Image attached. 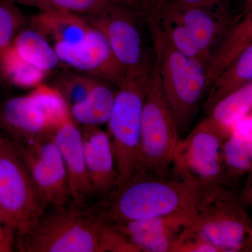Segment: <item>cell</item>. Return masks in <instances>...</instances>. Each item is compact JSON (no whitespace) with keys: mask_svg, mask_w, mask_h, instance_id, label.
<instances>
[{"mask_svg":"<svg viewBox=\"0 0 252 252\" xmlns=\"http://www.w3.org/2000/svg\"><path fill=\"white\" fill-rule=\"evenodd\" d=\"M220 187L135 171L100 199L98 210L112 223L178 213H195Z\"/></svg>","mask_w":252,"mask_h":252,"instance_id":"cell-1","label":"cell"},{"mask_svg":"<svg viewBox=\"0 0 252 252\" xmlns=\"http://www.w3.org/2000/svg\"><path fill=\"white\" fill-rule=\"evenodd\" d=\"M145 16L162 90L179 132L185 130L210 91L208 67L172 46L153 11Z\"/></svg>","mask_w":252,"mask_h":252,"instance_id":"cell-2","label":"cell"},{"mask_svg":"<svg viewBox=\"0 0 252 252\" xmlns=\"http://www.w3.org/2000/svg\"><path fill=\"white\" fill-rule=\"evenodd\" d=\"M108 223L98 209L70 202L46 210L16 248L26 252H103Z\"/></svg>","mask_w":252,"mask_h":252,"instance_id":"cell-3","label":"cell"},{"mask_svg":"<svg viewBox=\"0 0 252 252\" xmlns=\"http://www.w3.org/2000/svg\"><path fill=\"white\" fill-rule=\"evenodd\" d=\"M179 132L154 59L142 113L140 152L135 171L168 177L180 140Z\"/></svg>","mask_w":252,"mask_h":252,"instance_id":"cell-4","label":"cell"},{"mask_svg":"<svg viewBox=\"0 0 252 252\" xmlns=\"http://www.w3.org/2000/svg\"><path fill=\"white\" fill-rule=\"evenodd\" d=\"M48 209L16 144L0 137V214L16 235V243Z\"/></svg>","mask_w":252,"mask_h":252,"instance_id":"cell-5","label":"cell"},{"mask_svg":"<svg viewBox=\"0 0 252 252\" xmlns=\"http://www.w3.org/2000/svg\"><path fill=\"white\" fill-rule=\"evenodd\" d=\"M187 227L219 252H252V220L238 195L220 187L198 207Z\"/></svg>","mask_w":252,"mask_h":252,"instance_id":"cell-6","label":"cell"},{"mask_svg":"<svg viewBox=\"0 0 252 252\" xmlns=\"http://www.w3.org/2000/svg\"><path fill=\"white\" fill-rule=\"evenodd\" d=\"M151 73L126 76L118 86L114 107L107 123L119 183L128 179L135 170L140 152L142 113Z\"/></svg>","mask_w":252,"mask_h":252,"instance_id":"cell-7","label":"cell"},{"mask_svg":"<svg viewBox=\"0 0 252 252\" xmlns=\"http://www.w3.org/2000/svg\"><path fill=\"white\" fill-rule=\"evenodd\" d=\"M85 18L106 38L126 76L152 72L154 54L152 55L144 37L145 15L117 1Z\"/></svg>","mask_w":252,"mask_h":252,"instance_id":"cell-8","label":"cell"},{"mask_svg":"<svg viewBox=\"0 0 252 252\" xmlns=\"http://www.w3.org/2000/svg\"><path fill=\"white\" fill-rule=\"evenodd\" d=\"M226 137L207 117L185 139H180L172 163L179 179L207 188L227 187L223 157Z\"/></svg>","mask_w":252,"mask_h":252,"instance_id":"cell-9","label":"cell"},{"mask_svg":"<svg viewBox=\"0 0 252 252\" xmlns=\"http://www.w3.org/2000/svg\"><path fill=\"white\" fill-rule=\"evenodd\" d=\"M14 142L46 206L64 207L70 203L65 164L52 135Z\"/></svg>","mask_w":252,"mask_h":252,"instance_id":"cell-10","label":"cell"},{"mask_svg":"<svg viewBox=\"0 0 252 252\" xmlns=\"http://www.w3.org/2000/svg\"><path fill=\"white\" fill-rule=\"evenodd\" d=\"M53 46L61 63L86 75L117 86L126 77L125 70L114 56L107 39L94 27L80 42Z\"/></svg>","mask_w":252,"mask_h":252,"instance_id":"cell-11","label":"cell"},{"mask_svg":"<svg viewBox=\"0 0 252 252\" xmlns=\"http://www.w3.org/2000/svg\"><path fill=\"white\" fill-rule=\"evenodd\" d=\"M0 122L18 143L52 135L57 127L32 91L6 101L0 109Z\"/></svg>","mask_w":252,"mask_h":252,"instance_id":"cell-12","label":"cell"},{"mask_svg":"<svg viewBox=\"0 0 252 252\" xmlns=\"http://www.w3.org/2000/svg\"><path fill=\"white\" fill-rule=\"evenodd\" d=\"M195 213L173 214L111 223L130 240L139 252H171L176 238L189 224Z\"/></svg>","mask_w":252,"mask_h":252,"instance_id":"cell-13","label":"cell"},{"mask_svg":"<svg viewBox=\"0 0 252 252\" xmlns=\"http://www.w3.org/2000/svg\"><path fill=\"white\" fill-rule=\"evenodd\" d=\"M52 137L65 164L71 202L85 205L93 192L86 168L82 132L69 116L56 127Z\"/></svg>","mask_w":252,"mask_h":252,"instance_id":"cell-14","label":"cell"},{"mask_svg":"<svg viewBox=\"0 0 252 252\" xmlns=\"http://www.w3.org/2000/svg\"><path fill=\"white\" fill-rule=\"evenodd\" d=\"M82 135L93 195L100 200L119 183L112 142L108 132L99 126H84Z\"/></svg>","mask_w":252,"mask_h":252,"instance_id":"cell-15","label":"cell"},{"mask_svg":"<svg viewBox=\"0 0 252 252\" xmlns=\"http://www.w3.org/2000/svg\"><path fill=\"white\" fill-rule=\"evenodd\" d=\"M174 14L190 31L202 51L210 58L220 47L228 32L240 17L229 10L180 8L167 2Z\"/></svg>","mask_w":252,"mask_h":252,"instance_id":"cell-16","label":"cell"},{"mask_svg":"<svg viewBox=\"0 0 252 252\" xmlns=\"http://www.w3.org/2000/svg\"><path fill=\"white\" fill-rule=\"evenodd\" d=\"M31 24L54 45L80 42L94 28L85 16L56 10L39 11L31 18Z\"/></svg>","mask_w":252,"mask_h":252,"instance_id":"cell-17","label":"cell"},{"mask_svg":"<svg viewBox=\"0 0 252 252\" xmlns=\"http://www.w3.org/2000/svg\"><path fill=\"white\" fill-rule=\"evenodd\" d=\"M226 187L252 166V117H245L232 129L223 146Z\"/></svg>","mask_w":252,"mask_h":252,"instance_id":"cell-18","label":"cell"},{"mask_svg":"<svg viewBox=\"0 0 252 252\" xmlns=\"http://www.w3.org/2000/svg\"><path fill=\"white\" fill-rule=\"evenodd\" d=\"M248 2L245 16L239 18L212 56L208 69L210 87L220 73L252 43V0Z\"/></svg>","mask_w":252,"mask_h":252,"instance_id":"cell-19","label":"cell"},{"mask_svg":"<svg viewBox=\"0 0 252 252\" xmlns=\"http://www.w3.org/2000/svg\"><path fill=\"white\" fill-rule=\"evenodd\" d=\"M109 84L98 81L85 100L70 107V114L77 124L84 126H99L108 122L117 91Z\"/></svg>","mask_w":252,"mask_h":252,"instance_id":"cell-20","label":"cell"},{"mask_svg":"<svg viewBox=\"0 0 252 252\" xmlns=\"http://www.w3.org/2000/svg\"><path fill=\"white\" fill-rule=\"evenodd\" d=\"M252 109V81L222 97L208 111V117L228 137Z\"/></svg>","mask_w":252,"mask_h":252,"instance_id":"cell-21","label":"cell"},{"mask_svg":"<svg viewBox=\"0 0 252 252\" xmlns=\"http://www.w3.org/2000/svg\"><path fill=\"white\" fill-rule=\"evenodd\" d=\"M252 81V43L220 73L212 84L209 92L205 108L207 111L222 97Z\"/></svg>","mask_w":252,"mask_h":252,"instance_id":"cell-22","label":"cell"},{"mask_svg":"<svg viewBox=\"0 0 252 252\" xmlns=\"http://www.w3.org/2000/svg\"><path fill=\"white\" fill-rule=\"evenodd\" d=\"M11 45L21 59L46 72L61 63L54 46L33 28L19 32Z\"/></svg>","mask_w":252,"mask_h":252,"instance_id":"cell-23","label":"cell"},{"mask_svg":"<svg viewBox=\"0 0 252 252\" xmlns=\"http://www.w3.org/2000/svg\"><path fill=\"white\" fill-rule=\"evenodd\" d=\"M152 11L172 46L185 56L203 63L209 69L210 58L202 51L190 31L174 14L166 1Z\"/></svg>","mask_w":252,"mask_h":252,"instance_id":"cell-24","label":"cell"},{"mask_svg":"<svg viewBox=\"0 0 252 252\" xmlns=\"http://www.w3.org/2000/svg\"><path fill=\"white\" fill-rule=\"evenodd\" d=\"M0 69L11 84L22 89H34L49 74L21 59L11 45L0 52Z\"/></svg>","mask_w":252,"mask_h":252,"instance_id":"cell-25","label":"cell"},{"mask_svg":"<svg viewBox=\"0 0 252 252\" xmlns=\"http://www.w3.org/2000/svg\"><path fill=\"white\" fill-rule=\"evenodd\" d=\"M18 4L36 8L39 11L56 10L83 16L96 14L119 0H14Z\"/></svg>","mask_w":252,"mask_h":252,"instance_id":"cell-26","label":"cell"},{"mask_svg":"<svg viewBox=\"0 0 252 252\" xmlns=\"http://www.w3.org/2000/svg\"><path fill=\"white\" fill-rule=\"evenodd\" d=\"M98 81L90 76L67 74L60 78L55 87L70 108L85 100Z\"/></svg>","mask_w":252,"mask_h":252,"instance_id":"cell-27","label":"cell"},{"mask_svg":"<svg viewBox=\"0 0 252 252\" xmlns=\"http://www.w3.org/2000/svg\"><path fill=\"white\" fill-rule=\"evenodd\" d=\"M25 21L14 0H0V52L11 45Z\"/></svg>","mask_w":252,"mask_h":252,"instance_id":"cell-28","label":"cell"},{"mask_svg":"<svg viewBox=\"0 0 252 252\" xmlns=\"http://www.w3.org/2000/svg\"><path fill=\"white\" fill-rule=\"evenodd\" d=\"M171 252H219L186 226L176 238Z\"/></svg>","mask_w":252,"mask_h":252,"instance_id":"cell-29","label":"cell"},{"mask_svg":"<svg viewBox=\"0 0 252 252\" xmlns=\"http://www.w3.org/2000/svg\"><path fill=\"white\" fill-rule=\"evenodd\" d=\"M230 0H167L180 8H202L210 10H228Z\"/></svg>","mask_w":252,"mask_h":252,"instance_id":"cell-30","label":"cell"},{"mask_svg":"<svg viewBox=\"0 0 252 252\" xmlns=\"http://www.w3.org/2000/svg\"><path fill=\"white\" fill-rule=\"evenodd\" d=\"M16 246V235L5 223L0 214V252L14 251Z\"/></svg>","mask_w":252,"mask_h":252,"instance_id":"cell-31","label":"cell"},{"mask_svg":"<svg viewBox=\"0 0 252 252\" xmlns=\"http://www.w3.org/2000/svg\"><path fill=\"white\" fill-rule=\"evenodd\" d=\"M122 4L145 15L157 9L162 3L167 0H119Z\"/></svg>","mask_w":252,"mask_h":252,"instance_id":"cell-32","label":"cell"},{"mask_svg":"<svg viewBox=\"0 0 252 252\" xmlns=\"http://www.w3.org/2000/svg\"><path fill=\"white\" fill-rule=\"evenodd\" d=\"M238 198L246 206L252 205V166L248 172L245 185L240 194H238Z\"/></svg>","mask_w":252,"mask_h":252,"instance_id":"cell-33","label":"cell"},{"mask_svg":"<svg viewBox=\"0 0 252 252\" xmlns=\"http://www.w3.org/2000/svg\"><path fill=\"white\" fill-rule=\"evenodd\" d=\"M248 1H249V0H248Z\"/></svg>","mask_w":252,"mask_h":252,"instance_id":"cell-34","label":"cell"}]
</instances>
